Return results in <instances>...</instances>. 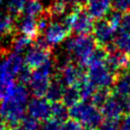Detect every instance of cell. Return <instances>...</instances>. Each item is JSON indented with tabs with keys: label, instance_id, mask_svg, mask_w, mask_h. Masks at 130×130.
<instances>
[{
	"label": "cell",
	"instance_id": "cell-1",
	"mask_svg": "<svg viewBox=\"0 0 130 130\" xmlns=\"http://www.w3.org/2000/svg\"><path fill=\"white\" fill-rule=\"evenodd\" d=\"M29 91L25 85L16 84L13 92L6 99L0 102V118L8 126H15L19 124L27 112Z\"/></svg>",
	"mask_w": 130,
	"mask_h": 130
},
{
	"label": "cell",
	"instance_id": "cell-2",
	"mask_svg": "<svg viewBox=\"0 0 130 130\" xmlns=\"http://www.w3.org/2000/svg\"><path fill=\"white\" fill-rule=\"evenodd\" d=\"M24 58L17 53H9L0 60V102L8 98L16 86L15 77L25 67Z\"/></svg>",
	"mask_w": 130,
	"mask_h": 130
},
{
	"label": "cell",
	"instance_id": "cell-3",
	"mask_svg": "<svg viewBox=\"0 0 130 130\" xmlns=\"http://www.w3.org/2000/svg\"><path fill=\"white\" fill-rule=\"evenodd\" d=\"M66 53L72 57L80 67L86 66L95 51V41L89 35H75L66 40Z\"/></svg>",
	"mask_w": 130,
	"mask_h": 130
},
{
	"label": "cell",
	"instance_id": "cell-4",
	"mask_svg": "<svg viewBox=\"0 0 130 130\" xmlns=\"http://www.w3.org/2000/svg\"><path fill=\"white\" fill-rule=\"evenodd\" d=\"M69 116L81 126L86 127V129L94 130L103 123L102 112L93 104L87 102H79L75 106L69 108Z\"/></svg>",
	"mask_w": 130,
	"mask_h": 130
},
{
	"label": "cell",
	"instance_id": "cell-5",
	"mask_svg": "<svg viewBox=\"0 0 130 130\" xmlns=\"http://www.w3.org/2000/svg\"><path fill=\"white\" fill-rule=\"evenodd\" d=\"M54 64L52 60L44 66L31 71L30 79L28 82L31 93L37 98H44L53 79Z\"/></svg>",
	"mask_w": 130,
	"mask_h": 130
},
{
	"label": "cell",
	"instance_id": "cell-6",
	"mask_svg": "<svg viewBox=\"0 0 130 130\" xmlns=\"http://www.w3.org/2000/svg\"><path fill=\"white\" fill-rule=\"evenodd\" d=\"M63 22L69 30H72L75 35H88L93 29L94 25L92 18L80 7H76L71 12L67 13L63 18Z\"/></svg>",
	"mask_w": 130,
	"mask_h": 130
},
{
	"label": "cell",
	"instance_id": "cell-7",
	"mask_svg": "<svg viewBox=\"0 0 130 130\" xmlns=\"http://www.w3.org/2000/svg\"><path fill=\"white\" fill-rule=\"evenodd\" d=\"M69 28L63 21H50L48 27L43 32V39L48 47H55L63 43L69 35Z\"/></svg>",
	"mask_w": 130,
	"mask_h": 130
},
{
	"label": "cell",
	"instance_id": "cell-8",
	"mask_svg": "<svg viewBox=\"0 0 130 130\" xmlns=\"http://www.w3.org/2000/svg\"><path fill=\"white\" fill-rule=\"evenodd\" d=\"M51 60L52 59H51L50 49L47 47L41 46L37 43L26 51L25 57H24V62L26 67L34 70L44 66Z\"/></svg>",
	"mask_w": 130,
	"mask_h": 130
},
{
	"label": "cell",
	"instance_id": "cell-9",
	"mask_svg": "<svg viewBox=\"0 0 130 130\" xmlns=\"http://www.w3.org/2000/svg\"><path fill=\"white\" fill-rule=\"evenodd\" d=\"M59 78L66 87H78L79 84L86 78L82 68L79 65L68 62L59 68Z\"/></svg>",
	"mask_w": 130,
	"mask_h": 130
},
{
	"label": "cell",
	"instance_id": "cell-10",
	"mask_svg": "<svg viewBox=\"0 0 130 130\" xmlns=\"http://www.w3.org/2000/svg\"><path fill=\"white\" fill-rule=\"evenodd\" d=\"M27 113L30 118L39 121H47L52 118V104L46 98H32L27 104Z\"/></svg>",
	"mask_w": 130,
	"mask_h": 130
},
{
	"label": "cell",
	"instance_id": "cell-11",
	"mask_svg": "<svg viewBox=\"0 0 130 130\" xmlns=\"http://www.w3.org/2000/svg\"><path fill=\"white\" fill-rule=\"evenodd\" d=\"M93 39L95 43L102 46H108L114 38L115 29L108 20H98L93 25Z\"/></svg>",
	"mask_w": 130,
	"mask_h": 130
},
{
	"label": "cell",
	"instance_id": "cell-12",
	"mask_svg": "<svg viewBox=\"0 0 130 130\" xmlns=\"http://www.w3.org/2000/svg\"><path fill=\"white\" fill-rule=\"evenodd\" d=\"M109 0H87L85 7L86 12L91 18H96L101 20L110 9Z\"/></svg>",
	"mask_w": 130,
	"mask_h": 130
},
{
	"label": "cell",
	"instance_id": "cell-13",
	"mask_svg": "<svg viewBox=\"0 0 130 130\" xmlns=\"http://www.w3.org/2000/svg\"><path fill=\"white\" fill-rule=\"evenodd\" d=\"M17 29L20 32V35H24L30 39L38 38V19L23 15L17 23Z\"/></svg>",
	"mask_w": 130,
	"mask_h": 130
},
{
	"label": "cell",
	"instance_id": "cell-14",
	"mask_svg": "<svg viewBox=\"0 0 130 130\" xmlns=\"http://www.w3.org/2000/svg\"><path fill=\"white\" fill-rule=\"evenodd\" d=\"M123 107L121 103L115 98H109L102 106V115L110 121H116L122 114Z\"/></svg>",
	"mask_w": 130,
	"mask_h": 130
},
{
	"label": "cell",
	"instance_id": "cell-15",
	"mask_svg": "<svg viewBox=\"0 0 130 130\" xmlns=\"http://www.w3.org/2000/svg\"><path fill=\"white\" fill-rule=\"evenodd\" d=\"M66 89V86L63 84V82L60 80L58 76L54 77L52 79V82L48 88V91L46 93V99L54 104V103H59L62 101L64 91Z\"/></svg>",
	"mask_w": 130,
	"mask_h": 130
},
{
	"label": "cell",
	"instance_id": "cell-16",
	"mask_svg": "<svg viewBox=\"0 0 130 130\" xmlns=\"http://www.w3.org/2000/svg\"><path fill=\"white\" fill-rule=\"evenodd\" d=\"M31 43H32V39H30L24 35H19L12 39L11 46H12L14 53L21 54L22 52L27 51L31 47Z\"/></svg>",
	"mask_w": 130,
	"mask_h": 130
},
{
	"label": "cell",
	"instance_id": "cell-17",
	"mask_svg": "<svg viewBox=\"0 0 130 130\" xmlns=\"http://www.w3.org/2000/svg\"><path fill=\"white\" fill-rule=\"evenodd\" d=\"M106 63L108 67L111 70H116L119 68H122L127 63V58L120 52H111L109 55H107Z\"/></svg>",
	"mask_w": 130,
	"mask_h": 130
},
{
	"label": "cell",
	"instance_id": "cell-18",
	"mask_svg": "<svg viewBox=\"0 0 130 130\" xmlns=\"http://www.w3.org/2000/svg\"><path fill=\"white\" fill-rule=\"evenodd\" d=\"M44 12V6L41 0H28L22 13L25 16H30L34 18L41 17Z\"/></svg>",
	"mask_w": 130,
	"mask_h": 130
},
{
	"label": "cell",
	"instance_id": "cell-19",
	"mask_svg": "<svg viewBox=\"0 0 130 130\" xmlns=\"http://www.w3.org/2000/svg\"><path fill=\"white\" fill-rule=\"evenodd\" d=\"M14 28L13 17L9 14H0V42L5 40Z\"/></svg>",
	"mask_w": 130,
	"mask_h": 130
},
{
	"label": "cell",
	"instance_id": "cell-20",
	"mask_svg": "<svg viewBox=\"0 0 130 130\" xmlns=\"http://www.w3.org/2000/svg\"><path fill=\"white\" fill-rule=\"evenodd\" d=\"M115 92L121 99L130 95V75L129 74L123 75L116 81Z\"/></svg>",
	"mask_w": 130,
	"mask_h": 130
},
{
	"label": "cell",
	"instance_id": "cell-21",
	"mask_svg": "<svg viewBox=\"0 0 130 130\" xmlns=\"http://www.w3.org/2000/svg\"><path fill=\"white\" fill-rule=\"evenodd\" d=\"M80 101V95L78 92V88L77 87H66L62 101L61 103H63L66 107H73L76 104H78Z\"/></svg>",
	"mask_w": 130,
	"mask_h": 130
},
{
	"label": "cell",
	"instance_id": "cell-22",
	"mask_svg": "<svg viewBox=\"0 0 130 130\" xmlns=\"http://www.w3.org/2000/svg\"><path fill=\"white\" fill-rule=\"evenodd\" d=\"M77 88H78V92H79L81 102H87L88 100H90L92 98V95L95 92V86L88 80L87 77L79 84V86Z\"/></svg>",
	"mask_w": 130,
	"mask_h": 130
},
{
	"label": "cell",
	"instance_id": "cell-23",
	"mask_svg": "<svg viewBox=\"0 0 130 130\" xmlns=\"http://www.w3.org/2000/svg\"><path fill=\"white\" fill-rule=\"evenodd\" d=\"M67 10V4L62 0H53L48 9V15L56 18L65 15Z\"/></svg>",
	"mask_w": 130,
	"mask_h": 130
},
{
	"label": "cell",
	"instance_id": "cell-24",
	"mask_svg": "<svg viewBox=\"0 0 130 130\" xmlns=\"http://www.w3.org/2000/svg\"><path fill=\"white\" fill-rule=\"evenodd\" d=\"M68 115L69 110H67V107L63 103L59 102L52 104V118L59 121H65Z\"/></svg>",
	"mask_w": 130,
	"mask_h": 130
},
{
	"label": "cell",
	"instance_id": "cell-25",
	"mask_svg": "<svg viewBox=\"0 0 130 130\" xmlns=\"http://www.w3.org/2000/svg\"><path fill=\"white\" fill-rule=\"evenodd\" d=\"M11 130H40V125L37 120L26 117L19 124L13 126Z\"/></svg>",
	"mask_w": 130,
	"mask_h": 130
},
{
	"label": "cell",
	"instance_id": "cell-26",
	"mask_svg": "<svg viewBox=\"0 0 130 130\" xmlns=\"http://www.w3.org/2000/svg\"><path fill=\"white\" fill-rule=\"evenodd\" d=\"M28 0H7L6 7L11 14H19L23 11Z\"/></svg>",
	"mask_w": 130,
	"mask_h": 130
},
{
	"label": "cell",
	"instance_id": "cell-27",
	"mask_svg": "<svg viewBox=\"0 0 130 130\" xmlns=\"http://www.w3.org/2000/svg\"><path fill=\"white\" fill-rule=\"evenodd\" d=\"M116 46L122 51H130V35L121 31L116 38Z\"/></svg>",
	"mask_w": 130,
	"mask_h": 130
},
{
	"label": "cell",
	"instance_id": "cell-28",
	"mask_svg": "<svg viewBox=\"0 0 130 130\" xmlns=\"http://www.w3.org/2000/svg\"><path fill=\"white\" fill-rule=\"evenodd\" d=\"M108 99H109V95H108L107 89H99V90H95L94 94L92 95L91 104H93L95 107H102L107 102Z\"/></svg>",
	"mask_w": 130,
	"mask_h": 130
},
{
	"label": "cell",
	"instance_id": "cell-29",
	"mask_svg": "<svg viewBox=\"0 0 130 130\" xmlns=\"http://www.w3.org/2000/svg\"><path fill=\"white\" fill-rule=\"evenodd\" d=\"M63 122L64 121H59L54 118H51L42 124L41 130H61V126Z\"/></svg>",
	"mask_w": 130,
	"mask_h": 130
},
{
	"label": "cell",
	"instance_id": "cell-30",
	"mask_svg": "<svg viewBox=\"0 0 130 130\" xmlns=\"http://www.w3.org/2000/svg\"><path fill=\"white\" fill-rule=\"evenodd\" d=\"M61 130H83V129L82 126L77 121L73 119H68L62 123Z\"/></svg>",
	"mask_w": 130,
	"mask_h": 130
},
{
	"label": "cell",
	"instance_id": "cell-31",
	"mask_svg": "<svg viewBox=\"0 0 130 130\" xmlns=\"http://www.w3.org/2000/svg\"><path fill=\"white\" fill-rule=\"evenodd\" d=\"M112 4L117 11H127L130 9V0H113Z\"/></svg>",
	"mask_w": 130,
	"mask_h": 130
},
{
	"label": "cell",
	"instance_id": "cell-32",
	"mask_svg": "<svg viewBox=\"0 0 130 130\" xmlns=\"http://www.w3.org/2000/svg\"><path fill=\"white\" fill-rule=\"evenodd\" d=\"M120 26H121V31L130 35V14H127L124 17H122Z\"/></svg>",
	"mask_w": 130,
	"mask_h": 130
},
{
	"label": "cell",
	"instance_id": "cell-33",
	"mask_svg": "<svg viewBox=\"0 0 130 130\" xmlns=\"http://www.w3.org/2000/svg\"><path fill=\"white\" fill-rule=\"evenodd\" d=\"M100 130H118V126L116 124V121H110L107 120L106 122H103L100 126Z\"/></svg>",
	"mask_w": 130,
	"mask_h": 130
},
{
	"label": "cell",
	"instance_id": "cell-34",
	"mask_svg": "<svg viewBox=\"0 0 130 130\" xmlns=\"http://www.w3.org/2000/svg\"><path fill=\"white\" fill-rule=\"evenodd\" d=\"M120 130H130V116L125 118V120L123 121Z\"/></svg>",
	"mask_w": 130,
	"mask_h": 130
},
{
	"label": "cell",
	"instance_id": "cell-35",
	"mask_svg": "<svg viewBox=\"0 0 130 130\" xmlns=\"http://www.w3.org/2000/svg\"><path fill=\"white\" fill-rule=\"evenodd\" d=\"M0 130H9V127L7 124H5L2 120H0Z\"/></svg>",
	"mask_w": 130,
	"mask_h": 130
},
{
	"label": "cell",
	"instance_id": "cell-36",
	"mask_svg": "<svg viewBox=\"0 0 130 130\" xmlns=\"http://www.w3.org/2000/svg\"><path fill=\"white\" fill-rule=\"evenodd\" d=\"M62 1H64L66 4H72L75 6H76V2H77V0H62Z\"/></svg>",
	"mask_w": 130,
	"mask_h": 130
},
{
	"label": "cell",
	"instance_id": "cell-37",
	"mask_svg": "<svg viewBox=\"0 0 130 130\" xmlns=\"http://www.w3.org/2000/svg\"><path fill=\"white\" fill-rule=\"evenodd\" d=\"M3 1H4V0H0V6L3 4Z\"/></svg>",
	"mask_w": 130,
	"mask_h": 130
},
{
	"label": "cell",
	"instance_id": "cell-38",
	"mask_svg": "<svg viewBox=\"0 0 130 130\" xmlns=\"http://www.w3.org/2000/svg\"><path fill=\"white\" fill-rule=\"evenodd\" d=\"M85 130H92V129H85Z\"/></svg>",
	"mask_w": 130,
	"mask_h": 130
}]
</instances>
